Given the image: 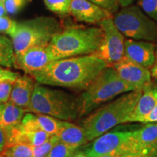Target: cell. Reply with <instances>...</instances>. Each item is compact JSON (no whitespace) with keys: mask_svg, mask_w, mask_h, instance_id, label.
Wrapping results in <instances>:
<instances>
[{"mask_svg":"<svg viewBox=\"0 0 157 157\" xmlns=\"http://www.w3.org/2000/svg\"><path fill=\"white\" fill-rule=\"evenodd\" d=\"M112 18L117 28L126 38L157 42V23L137 5L121 7Z\"/></svg>","mask_w":157,"mask_h":157,"instance_id":"52a82bcc","label":"cell"},{"mask_svg":"<svg viewBox=\"0 0 157 157\" xmlns=\"http://www.w3.org/2000/svg\"><path fill=\"white\" fill-rule=\"evenodd\" d=\"M36 122L40 130L44 131L50 135H56L64 125L65 121L51 116L37 113Z\"/></svg>","mask_w":157,"mask_h":157,"instance_id":"ffe728a7","label":"cell"},{"mask_svg":"<svg viewBox=\"0 0 157 157\" xmlns=\"http://www.w3.org/2000/svg\"><path fill=\"white\" fill-rule=\"evenodd\" d=\"M157 122V104L155 105L154 109L151 110L150 113L146 116L141 123L147 124V123H156Z\"/></svg>","mask_w":157,"mask_h":157,"instance_id":"4dcf8cb0","label":"cell"},{"mask_svg":"<svg viewBox=\"0 0 157 157\" xmlns=\"http://www.w3.org/2000/svg\"><path fill=\"white\" fill-rule=\"evenodd\" d=\"M141 93L142 89L124 93L90 113L82 124L88 142L118 124L128 123L129 116L134 110Z\"/></svg>","mask_w":157,"mask_h":157,"instance_id":"7a4b0ae2","label":"cell"},{"mask_svg":"<svg viewBox=\"0 0 157 157\" xmlns=\"http://www.w3.org/2000/svg\"><path fill=\"white\" fill-rule=\"evenodd\" d=\"M14 82L7 80L0 82V104L9 101Z\"/></svg>","mask_w":157,"mask_h":157,"instance_id":"f1b7e54d","label":"cell"},{"mask_svg":"<svg viewBox=\"0 0 157 157\" xmlns=\"http://www.w3.org/2000/svg\"><path fill=\"white\" fill-rule=\"evenodd\" d=\"M0 66L11 68L15 66V54L13 42L0 35Z\"/></svg>","mask_w":157,"mask_h":157,"instance_id":"d6986e66","label":"cell"},{"mask_svg":"<svg viewBox=\"0 0 157 157\" xmlns=\"http://www.w3.org/2000/svg\"><path fill=\"white\" fill-rule=\"evenodd\" d=\"M54 59L47 47H35L15 56V66L31 74L44 68Z\"/></svg>","mask_w":157,"mask_h":157,"instance_id":"7c38bea8","label":"cell"},{"mask_svg":"<svg viewBox=\"0 0 157 157\" xmlns=\"http://www.w3.org/2000/svg\"><path fill=\"white\" fill-rule=\"evenodd\" d=\"M6 146V135L5 131L0 127V152H2Z\"/></svg>","mask_w":157,"mask_h":157,"instance_id":"d6a6232c","label":"cell"},{"mask_svg":"<svg viewBox=\"0 0 157 157\" xmlns=\"http://www.w3.org/2000/svg\"><path fill=\"white\" fill-rule=\"evenodd\" d=\"M63 28L58 20L52 17H39L17 23L12 36L15 56L35 47H47Z\"/></svg>","mask_w":157,"mask_h":157,"instance_id":"8992f818","label":"cell"},{"mask_svg":"<svg viewBox=\"0 0 157 157\" xmlns=\"http://www.w3.org/2000/svg\"><path fill=\"white\" fill-rule=\"evenodd\" d=\"M137 5L157 23V0H137Z\"/></svg>","mask_w":157,"mask_h":157,"instance_id":"d4e9b609","label":"cell"},{"mask_svg":"<svg viewBox=\"0 0 157 157\" xmlns=\"http://www.w3.org/2000/svg\"><path fill=\"white\" fill-rule=\"evenodd\" d=\"M136 89L120 78L111 66H107L78 97L79 117L89 115L118 95Z\"/></svg>","mask_w":157,"mask_h":157,"instance_id":"277c9868","label":"cell"},{"mask_svg":"<svg viewBox=\"0 0 157 157\" xmlns=\"http://www.w3.org/2000/svg\"><path fill=\"white\" fill-rule=\"evenodd\" d=\"M135 130L108 131L78 150L90 157H99L111 154H128L140 151L132 141Z\"/></svg>","mask_w":157,"mask_h":157,"instance_id":"ba28073f","label":"cell"},{"mask_svg":"<svg viewBox=\"0 0 157 157\" xmlns=\"http://www.w3.org/2000/svg\"><path fill=\"white\" fill-rule=\"evenodd\" d=\"M129 154H131V153H128V154H111L103 155V156L99 157H127Z\"/></svg>","mask_w":157,"mask_h":157,"instance_id":"d590c367","label":"cell"},{"mask_svg":"<svg viewBox=\"0 0 157 157\" xmlns=\"http://www.w3.org/2000/svg\"><path fill=\"white\" fill-rule=\"evenodd\" d=\"M55 135L58 137L59 142L70 146L80 147L88 143L82 127L74 124L68 121H65L63 126Z\"/></svg>","mask_w":157,"mask_h":157,"instance_id":"e0dca14e","label":"cell"},{"mask_svg":"<svg viewBox=\"0 0 157 157\" xmlns=\"http://www.w3.org/2000/svg\"><path fill=\"white\" fill-rule=\"evenodd\" d=\"M103 38V30L99 25H69L51 39L47 48L54 60L86 56L95 53Z\"/></svg>","mask_w":157,"mask_h":157,"instance_id":"3957f363","label":"cell"},{"mask_svg":"<svg viewBox=\"0 0 157 157\" xmlns=\"http://www.w3.org/2000/svg\"><path fill=\"white\" fill-rule=\"evenodd\" d=\"M58 139L56 135H51L46 142L38 146L32 147L33 157H45L53 148L55 145L58 143Z\"/></svg>","mask_w":157,"mask_h":157,"instance_id":"cb8c5ba5","label":"cell"},{"mask_svg":"<svg viewBox=\"0 0 157 157\" xmlns=\"http://www.w3.org/2000/svg\"><path fill=\"white\" fill-rule=\"evenodd\" d=\"M72 0H44L46 7L61 17L70 15V5Z\"/></svg>","mask_w":157,"mask_h":157,"instance_id":"7402d4cb","label":"cell"},{"mask_svg":"<svg viewBox=\"0 0 157 157\" xmlns=\"http://www.w3.org/2000/svg\"><path fill=\"white\" fill-rule=\"evenodd\" d=\"M20 76H21V74L19 73L11 71L9 69L0 67V82L7 81V80L15 82Z\"/></svg>","mask_w":157,"mask_h":157,"instance_id":"f546056e","label":"cell"},{"mask_svg":"<svg viewBox=\"0 0 157 157\" xmlns=\"http://www.w3.org/2000/svg\"><path fill=\"white\" fill-rule=\"evenodd\" d=\"M151 150H152V154L154 157H157V142H156L154 144L152 145Z\"/></svg>","mask_w":157,"mask_h":157,"instance_id":"f35d334b","label":"cell"},{"mask_svg":"<svg viewBox=\"0 0 157 157\" xmlns=\"http://www.w3.org/2000/svg\"><path fill=\"white\" fill-rule=\"evenodd\" d=\"M151 77L157 80V63H155L154 66L151 68Z\"/></svg>","mask_w":157,"mask_h":157,"instance_id":"8d00e7d4","label":"cell"},{"mask_svg":"<svg viewBox=\"0 0 157 157\" xmlns=\"http://www.w3.org/2000/svg\"><path fill=\"white\" fill-rule=\"evenodd\" d=\"M2 154L5 157H33L32 146L17 144L4 149Z\"/></svg>","mask_w":157,"mask_h":157,"instance_id":"44dd1931","label":"cell"},{"mask_svg":"<svg viewBox=\"0 0 157 157\" xmlns=\"http://www.w3.org/2000/svg\"><path fill=\"white\" fill-rule=\"evenodd\" d=\"M25 111L10 101L0 104V127L5 133L21 124Z\"/></svg>","mask_w":157,"mask_h":157,"instance_id":"2e32d148","label":"cell"},{"mask_svg":"<svg viewBox=\"0 0 157 157\" xmlns=\"http://www.w3.org/2000/svg\"><path fill=\"white\" fill-rule=\"evenodd\" d=\"M16 25L17 23L13 20L5 16L0 17V32L5 33L12 36L14 34Z\"/></svg>","mask_w":157,"mask_h":157,"instance_id":"83f0119b","label":"cell"},{"mask_svg":"<svg viewBox=\"0 0 157 157\" xmlns=\"http://www.w3.org/2000/svg\"><path fill=\"white\" fill-rule=\"evenodd\" d=\"M109 66L95 54L53 60L30 75L39 84L84 90Z\"/></svg>","mask_w":157,"mask_h":157,"instance_id":"6da1fadb","label":"cell"},{"mask_svg":"<svg viewBox=\"0 0 157 157\" xmlns=\"http://www.w3.org/2000/svg\"><path fill=\"white\" fill-rule=\"evenodd\" d=\"M112 17L98 24L103 30V38L100 48L94 53L108 66H113L119 61L124 54L125 37L117 28Z\"/></svg>","mask_w":157,"mask_h":157,"instance_id":"9c48e42d","label":"cell"},{"mask_svg":"<svg viewBox=\"0 0 157 157\" xmlns=\"http://www.w3.org/2000/svg\"><path fill=\"white\" fill-rule=\"evenodd\" d=\"M0 157H5V156H3V155H2H2H1V154H0Z\"/></svg>","mask_w":157,"mask_h":157,"instance_id":"60d3db41","label":"cell"},{"mask_svg":"<svg viewBox=\"0 0 157 157\" xmlns=\"http://www.w3.org/2000/svg\"><path fill=\"white\" fill-rule=\"evenodd\" d=\"M35 84L33 78L24 75L20 76L14 82L10 102L25 110L30 104Z\"/></svg>","mask_w":157,"mask_h":157,"instance_id":"9a60e30c","label":"cell"},{"mask_svg":"<svg viewBox=\"0 0 157 157\" xmlns=\"http://www.w3.org/2000/svg\"><path fill=\"white\" fill-rule=\"evenodd\" d=\"M31 2V0H4L6 10L10 14H15Z\"/></svg>","mask_w":157,"mask_h":157,"instance_id":"4316f807","label":"cell"},{"mask_svg":"<svg viewBox=\"0 0 157 157\" xmlns=\"http://www.w3.org/2000/svg\"><path fill=\"white\" fill-rule=\"evenodd\" d=\"M135 0H118L119 5H120L121 7H127V6L132 5L134 3Z\"/></svg>","mask_w":157,"mask_h":157,"instance_id":"836d02e7","label":"cell"},{"mask_svg":"<svg viewBox=\"0 0 157 157\" xmlns=\"http://www.w3.org/2000/svg\"><path fill=\"white\" fill-rule=\"evenodd\" d=\"M111 66L117 71L121 78L136 90L143 89L146 84L151 81L150 69L135 63L124 56Z\"/></svg>","mask_w":157,"mask_h":157,"instance_id":"8fae6325","label":"cell"},{"mask_svg":"<svg viewBox=\"0 0 157 157\" xmlns=\"http://www.w3.org/2000/svg\"><path fill=\"white\" fill-rule=\"evenodd\" d=\"M26 111L42 113L64 121H74L79 117L78 98L60 90L35 84Z\"/></svg>","mask_w":157,"mask_h":157,"instance_id":"5b68a950","label":"cell"},{"mask_svg":"<svg viewBox=\"0 0 157 157\" xmlns=\"http://www.w3.org/2000/svg\"><path fill=\"white\" fill-rule=\"evenodd\" d=\"M132 141L138 151L151 146L157 142V122L147 123L135 130Z\"/></svg>","mask_w":157,"mask_h":157,"instance_id":"ac0fdd59","label":"cell"},{"mask_svg":"<svg viewBox=\"0 0 157 157\" xmlns=\"http://www.w3.org/2000/svg\"><path fill=\"white\" fill-rule=\"evenodd\" d=\"M156 63H157V42H156Z\"/></svg>","mask_w":157,"mask_h":157,"instance_id":"ab89813d","label":"cell"},{"mask_svg":"<svg viewBox=\"0 0 157 157\" xmlns=\"http://www.w3.org/2000/svg\"><path fill=\"white\" fill-rule=\"evenodd\" d=\"M78 147L70 146L63 143L58 142L45 157H68L77 150Z\"/></svg>","mask_w":157,"mask_h":157,"instance_id":"603a6c76","label":"cell"},{"mask_svg":"<svg viewBox=\"0 0 157 157\" xmlns=\"http://www.w3.org/2000/svg\"><path fill=\"white\" fill-rule=\"evenodd\" d=\"M68 157H90V156H87V155H85L84 153H82V151H78L77 149L75 152L73 153L71 155H70Z\"/></svg>","mask_w":157,"mask_h":157,"instance_id":"74e56055","label":"cell"},{"mask_svg":"<svg viewBox=\"0 0 157 157\" xmlns=\"http://www.w3.org/2000/svg\"><path fill=\"white\" fill-rule=\"evenodd\" d=\"M157 104V80L151 79L142 89V93L134 110L129 116L128 123L140 122Z\"/></svg>","mask_w":157,"mask_h":157,"instance_id":"5bb4252c","label":"cell"},{"mask_svg":"<svg viewBox=\"0 0 157 157\" xmlns=\"http://www.w3.org/2000/svg\"><path fill=\"white\" fill-rule=\"evenodd\" d=\"M69 13L76 21L90 24H98L103 20L113 16L90 0H72Z\"/></svg>","mask_w":157,"mask_h":157,"instance_id":"4fadbf2b","label":"cell"},{"mask_svg":"<svg viewBox=\"0 0 157 157\" xmlns=\"http://www.w3.org/2000/svg\"><path fill=\"white\" fill-rule=\"evenodd\" d=\"M127 157H154L152 154L151 146L143 149L140 151L131 153L127 156Z\"/></svg>","mask_w":157,"mask_h":157,"instance_id":"1f68e13d","label":"cell"},{"mask_svg":"<svg viewBox=\"0 0 157 157\" xmlns=\"http://www.w3.org/2000/svg\"><path fill=\"white\" fill-rule=\"evenodd\" d=\"M90 1L112 15L121 8L118 0H90Z\"/></svg>","mask_w":157,"mask_h":157,"instance_id":"484cf974","label":"cell"},{"mask_svg":"<svg viewBox=\"0 0 157 157\" xmlns=\"http://www.w3.org/2000/svg\"><path fill=\"white\" fill-rule=\"evenodd\" d=\"M124 56L151 70L156 63V43L125 39Z\"/></svg>","mask_w":157,"mask_h":157,"instance_id":"30bf717a","label":"cell"},{"mask_svg":"<svg viewBox=\"0 0 157 157\" xmlns=\"http://www.w3.org/2000/svg\"><path fill=\"white\" fill-rule=\"evenodd\" d=\"M6 14H7V10L5 9L4 0H0V17L5 16Z\"/></svg>","mask_w":157,"mask_h":157,"instance_id":"e575fe53","label":"cell"}]
</instances>
